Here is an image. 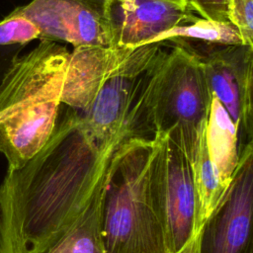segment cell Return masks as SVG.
Listing matches in <instances>:
<instances>
[{
	"label": "cell",
	"instance_id": "obj_12",
	"mask_svg": "<svg viewBox=\"0 0 253 253\" xmlns=\"http://www.w3.org/2000/svg\"><path fill=\"white\" fill-rule=\"evenodd\" d=\"M238 129L221 103L212 95L206 125V139L211 161L227 187L236 168Z\"/></svg>",
	"mask_w": 253,
	"mask_h": 253
},
{
	"label": "cell",
	"instance_id": "obj_21",
	"mask_svg": "<svg viewBox=\"0 0 253 253\" xmlns=\"http://www.w3.org/2000/svg\"><path fill=\"white\" fill-rule=\"evenodd\" d=\"M178 253H199L198 234H195Z\"/></svg>",
	"mask_w": 253,
	"mask_h": 253
},
{
	"label": "cell",
	"instance_id": "obj_14",
	"mask_svg": "<svg viewBox=\"0 0 253 253\" xmlns=\"http://www.w3.org/2000/svg\"><path fill=\"white\" fill-rule=\"evenodd\" d=\"M74 0H32L13 12L31 20L40 30V40L72 43Z\"/></svg>",
	"mask_w": 253,
	"mask_h": 253
},
{
	"label": "cell",
	"instance_id": "obj_7",
	"mask_svg": "<svg viewBox=\"0 0 253 253\" xmlns=\"http://www.w3.org/2000/svg\"><path fill=\"white\" fill-rule=\"evenodd\" d=\"M69 54L55 42L41 40L14 57L0 82V123L37 101L61 96Z\"/></svg>",
	"mask_w": 253,
	"mask_h": 253
},
{
	"label": "cell",
	"instance_id": "obj_11",
	"mask_svg": "<svg viewBox=\"0 0 253 253\" xmlns=\"http://www.w3.org/2000/svg\"><path fill=\"white\" fill-rule=\"evenodd\" d=\"M249 46L217 45L201 56L209 89L226 110L239 133Z\"/></svg>",
	"mask_w": 253,
	"mask_h": 253
},
{
	"label": "cell",
	"instance_id": "obj_22",
	"mask_svg": "<svg viewBox=\"0 0 253 253\" xmlns=\"http://www.w3.org/2000/svg\"><path fill=\"white\" fill-rule=\"evenodd\" d=\"M175 1H178V2H180V3H182V4L188 5V4H187V0H175Z\"/></svg>",
	"mask_w": 253,
	"mask_h": 253
},
{
	"label": "cell",
	"instance_id": "obj_20",
	"mask_svg": "<svg viewBox=\"0 0 253 253\" xmlns=\"http://www.w3.org/2000/svg\"><path fill=\"white\" fill-rule=\"evenodd\" d=\"M230 0H187L191 11L197 12L202 18L217 22H229Z\"/></svg>",
	"mask_w": 253,
	"mask_h": 253
},
{
	"label": "cell",
	"instance_id": "obj_16",
	"mask_svg": "<svg viewBox=\"0 0 253 253\" xmlns=\"http://www.w3.org/2000/svg\"><path fill=\"white\" fill-rule=\"evenodd\" d=\"M170 41H199L214 45H237L242 41L237 29L230 22H217L206 18H196L155 37L152 42Z\"/></svg>",
	"mask_w": 253,
	"mask_h": 253
},
{
	"label": "cell",
	"instance_id": "obj_15",
	"mask_svg": "<svg viewBox=\"0 0 253 253\" xmlns=\"http://www.w3.org/2000/svg\"><path fill=\"white\" fill-rule=\"evenodd\" d=\"M106 182L80 218L47 253H101V212Z\"/></svg>",
	"mask_w": 253,
	"mask_h": 253
},
{
	"label": "cell",
	"instance_id": "obj_19",
	"mask_svg": "<svg viewBox=\"0 0 253 253\" xmlns=\"http://www.w3.org/2000/svg\"><path fill=\"white\" fill-rule=\"evenodd\" d=\"M228 16L240 35L242 44L253 48V0H230Z\"/></svg>",
	"mask_w": 253,
	"mask_h": 253
},
{
	"label": "cell",
	"instance_id": "obj_17",
	"mask_svg": "<svg viewBox=\"0 0 253 253\" xmlns=\"http://www.w3.org/2000/svg\"><path fill=\"white\" fill-rule=\"evenodd\" d=\"M40 36L39 28L23 15L12 12L0 21V45L26 44Z\"/></svg>",
	"mask_w": 253,
	"mask_h": 253
},
{
	"label": "cell",
	"instance_id": "obj_1",
	"mask_svg": "<svg viewBox=\"0 0 253 253\" xmlns=\"http://www.w3.org/2000/svg\"><path fill=\"white\" fill-rule=\"evenodd\" d=\"M100 146L67 107L43 147L0 184V253H47L106 182L117 146Z\"/></svg>",
	"mask_w": 253,
	"mask_h": 253
},
{
	"label": "cell",
	"instance_id": "obj_4",
	"mask_svg": "<svg viewBox=\"0 0 253 253\" xmlns=\"http://www.w3.org/2000/svg\"><path fill=\"white\" fill-rule=\"evenodd\" d=\"M151 185L169 253H178L195 235L197 191L192 164L167 133L154 137Z\"/></svg>",
	"mask_w": 253,
	"mask_h": 253
},
{
	"label": "cell",
	"instance_id": "obj_5",
	"mask_svg": "<svg viewBox=\"0 0 253 253\" xmlns=\"http://www.w3.org/2000/svg\"><path fill=\"white\" fill-rule=\"evenodd\" d=\"M163 42L132 48L100 87L89 107L78 111L81 125L100 146L129 138L126 120L141 78L159 56Z\"/></svg>",
	"mask_w": 253,
	"mask_h": 253
},
{
	"label": "cell",
	"instance_id": "obj_10",
	"mask_svg": "<svg viewBox=\"0 0 253 253\" xmlns=\"http://www.w3.org/2000/svg\"><path fill=\"white\" fill-rule=\"evenodd\" d=\"M132 48L77 46L69 54L61 92V104L86 110L108 76Z\"/></svg>",
	"mask_w": 253,
	"mask_h": 253
},
{
	"label": "cell",
	"instance_id": "obj_3",
	"mask_svg": "<svg viewBox=\"0 0 253 253\" xmlns=\"http://www.w3.org/2000/svg\"><path fill=\"white\" fill-rule=\"evenodd\" d=\"M153 150L154 139L117 146L103 195L101 253H169L151 185Z\"/></svg>",
	"mask_w": 253,
	"mask_h": 253
},
{
	"label": "cell",
	"instance_id": "obj_6",
	"mask_svg": "<svg viewBox=\"0 0 253 253\" xmlns=\"http://www.w3.org/2000/svg\"><path fill=\"white\" fill-rule=\"evenodd\" d=\"M197 234L199 253H253V147L243 146L230 182Z\"/></svg>",
	"mask_w": 253,
	"mask_h": 253
},
{
	"label": "cell",
	"instance_id": "obj_2",
	"mask_svg": "<svg viewBox=\"0 0 253 253\" xmlns=\"http://www.w3.org/2000/svg\"><path fill=\"white\" fill-rule=\"evenodd\" d=\"M201 56L183 44L162 50L142 76L132 104L133 136L153 139L169 134L190 162L196 152L211 103Z\"/></svg>",
	"mask_w": 253,
	"mask_h": 253
},
{
	"label": "cell",
	"instance_id": "obj_18",
	"mask_svg": "<svg viewBox=\"0 0 253 253\" xmlns=\"http://www.w3.org/2000/svg\"><path fill=\"white\" fill-rule=\"evenodd\" d=\"M241 134L244 138L243 146L253 147V48L250 47L239 121V135Z\"/></svg>",
	"mask_w": 253,
	"mask_h": 253
},
{
	"label": "cell",
	"instance_id": "obj_9",
	"mask_svg": "<svg viewBox=\"0 0 253 253\" xmlns=\"http://www.w3.org/2000/svg\"><path fill=\"white\" fill-rule=\"evenodd\" d=\"M60 98H43L0 123V154L7 169L22 167L47 142L57 124Z\"/></svg>",
	"mask_w": 253,
	"mask_h": 253
},
{
	"label": "cell",
	"instance_id": "obj_13",
	"mask_svg": "<svg viewBox=\"0 0 253 253\" xmlns=\"http://www.w3.org/2000/svg\"><path fill=\"white\" fill-rule=\"evenodd\" d=\"M191 164L197 191L195 220V234H197L226 188L215 165L211 159L206 139V126L201 132Z\"/></svg>",
	"mask_w": 253,
	"mask_h": 253
},
{
	"label": "cell",
	"instance_id": "obj_8",
	"mask_svg": "<svg viewBox=\"0 0 253 253\" xmlns=\"http://www.w3.org/2000/svg\"><path fill=\"white\" fill-rule=\"evenodd\" d=\"M111 46L134 48L148 44L173 27L197 17L175 0H106Z\"/></svg>",
	"mask_w": 253,
	"mask_h": 253
}]
</instances>
